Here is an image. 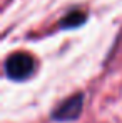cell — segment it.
Returning a JSON list of instances; mask_svg holds the SVG:
<instances>
[{
	"label": "cell",
	"mask_w": 122,
	"mask_h": 123,
	"mask_svg": "<svg viewBox=\"0 0 122 123\" xmlns=\"http://www.w3.org/2000/svg\"><path fill=\"white\" fill-rule=\"evenodd\" d=\"M34 70H35V60L29 53L17 52L5 60V75L14 82H22L29 78L34 73Z\"/></svg>",
	"instance_id": "1"
},
{
	"label": "cell",
	"mask_w": 122,
	"mask_h": 123,
	"mask_svg": "<svg viewBox=\"0 0 122 123\" xmlns=\"http://www.w3.org/2000/svg\"><path fill=\"white\" fill-rule=\"evenodd\" d=\"M85 22V13L80 12V10H74V12H70L64 20L60 22V27H67V28H75V27H79L80 23Z\"/></svg>",
	"instance_id": "3"
},
{
	"label": "cell",
	"mask_w": 122,
	"mask_h": 123,
	"mask_svg": "<svg viewBox=\"0 0 122 123\" xmlns=\"http://www.w3.org/2000/svg\"><path fill=\"white\" fill-rule=\"evenodd\" d=\"M82 105H84V95L77 93L64 102L52 111V118L55 122H72L77 120L82 113Z\"/></svg>",
	"instance_id": "2"
}]
</instances>
